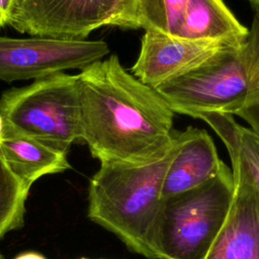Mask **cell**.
Returning a JSON list of instances; mask_svg holds the SVG:
<instances>
[{
	"label": "cell",
	"instance_id": "11",
	"mask_svg": "<svg viewBox=\"0 0 259 259\" xmlns=\"http://www.w3.org/2000/svg\"><path fill=\"white\" fill-rule=\"evenodd\" d=\"M0 154L10 170L30 189L40 177L71 168L67 153L4 130Z\"/></svg>",
	"mask_w": 259,
	"mask_h": 259
},
{
	"label": "cell",
	"instance_id": "4",
	"mask_svg": "<svg viewBox=\"0 0 259 259\" xmlns=\"http://www.w3.org/2000/svg\"><path fill=\"white\" fill-rule=\"evenodd\" d=\"M4 130L67 153L82 140L77 75L56 73L0 97Z\"/></svg>",
	"mask_w": 259,
	"mask_h": 259
},
{
	"label": "cell",
	"instance_id": "14",
	"mask_svg": "<svg viewBox=\"0 0 259 259\" xmlns=\"http://www.w3.org/2000/svg\"><path fill=\"white\" fill-rule=\"evenodd\" d=\"M254 11L244 48L248 89L244 97L230 107L228 113L245 120L259 138V10Z\"/></svg>",
	"mask_w": 259,
	"mask_h": 259
},
{
	"label": "cell",
	"instance_id": "20",
	"mask_svg": "<svg viewBox=\"0 0 259 259\" xmlns=\"http://www.w3.org/2000/svg\"><path fill=\"white\" fill-rule=\"evenodd\" d=\"M3 133H4V122H3V118L0 115V144L3 140Z\"/></svg>",
	"mask_w": 259,
	"mask_h": 259
},
{
	"label": "cell",
	"instance_id": "18",
	"mask_svg": "<svg viewBox=\"0 0 259 259\" xmlns=\"http://www.w3.org/2000/svg\"><path fill=\"white\" fill-rule=\"evenodd\" d=\"M12 0H0V28L8 24Z\"/></svg>",
	"mask_w": 259,
	"mask_h": 259
},
{
	"label": "cell",
	"instance_id": "7",
	"mask_svg": "<svg viewBox=\"0 0 259 259\" xmlns=\"http://www.w3.org/2000/svg\"><path fill=\"white\" fill-rule=\"evenodd\" d=\"M115 0H12L8 24L20 33L84 40L107 24Z\"/></svg>",
	"mask_w": 259,
	"mask_h": 259
},
{
	"label": "cell",
	"instance_id": "2",
	"mask_svg": "<svg viewBox=\"0 0 259 259\" xmlns=\"http://www.w3.org/2000/svg\"><path fill=\"white\" fill-rule=\"evenodd\" d=\"M182 132L160 159L141 165L102 162L88 188V218L118 237L135 253L153 259L149 238L160 204L167 169Z\"/></svg>",
	"mask_w": 259,
	"mask_h": 259
},
{
	"label": "cell",
	"instance_id": "12",
	"mask_svg": "<svg viewBox=\"0 0 259 259\" xmlns=\"http://www.w3.org/2000/svg\"><path fill=\"white\" fill-rule=\"evenodd\" d=\"M248 35L249 28L236 18L223 0H188L178 37L223 40L242 46Z\"/></svg>",
	"mask_w": 259,
	"mask_h": 259
},
{
	"label": "cell",
	"instance_id": "16",
	"mask_svg": "<svg viewBox=\"0 0 259 259\" xmlns=\"http://www.w3.org/2000/svg\"><path fill=\"white\" fill-rule=\"evenodd\" d=\"M188 0H138L139 28L179 36Z\"/></svg>",
	"mask_w": 259,
	"mask_h": 259
},
{
	"label": "cell",
	"instance_id": "3",
	"mask_svg": "<svg viewBox=\"0 0 259 259\" xmlns=\"http://www.w3.org/2000/svg\"><path fill=\"white\" fill-rule=\"evenodd\" d=\"M232 170L224 164L204 183L160 199L150 234L153 259H204L234 197Z\"/></svg>",
	"mask_w": 259,
	"mask_h": 259
},
{
	"label": "cell",
	"instance_id": "1",
	"mask_svg": "<svg viewBox=\"0 0 259 259\" xmlns=\"http://www.w3.org/2000/svg\"><path fill=\"white\" fill-rule=\"evenodd\" d=\"M82 141L102 162L141 165L162 158L175 140L174 112L125 70L116 55L77 74Z\"/></svg>",
	"mask_w": 259,
	"mask_h": 259
},
{
	"label": "cell",
	"instance_id": "9",
	"mask_svg": "<svg viewBox=\"0 0 259 259\" xmlns=\"http://www.w3.org/2000/svg\"><path fill=\"white\" fill-rule=\"evenodd\" d=\"M234 184L228 217L204 259H259V189L242 178Z\"/></svg>",
	"mask_w": 259,
	"mask_h": 259
},
{
	"label": "cell",
	"instance_id": "10",
	"mask_svg": "<svg viewBox=\"0 0 259 259\" xmlns=\"http://www.w3.org/2000/svg\"><path fill=\"white\" fill-rule=\"evenodd\" d=\"M224 164L206 131L186 127L182 132L180 147L165 174L160 199L204 183L215 176Z\"/></svg>",
	"mask_w": 259,
	"mask_h": 259
},
{
	"label": "cell",
	"instance_id": "8",
	"mask_svg": "<svg viewBox=\"0 0 259 259\" xmlns=\"http://www.w3.org/2000/svg\"><path fill=\"white\" fill-rule=\"evenodd\" d=\"M242 46L214 39H186L146 30L131 73L144 84L156 88L206 64L227 50Z\"/></svg>",
	"mask_w": 259,
	"mask_h": 259
},
{
	"label": "cell",
	"instance_id": "19",
	"mask_svg": "<svg viewBox=\"0 0 259 259\" xmlns=\"http://www.w3.org/2000/svg\"><path fill=\"white\" fill-rule=\"evenodd\" d=\"M13 259H47V258L36 252H24V253L17 255Z\"/></svg>",
	"mask_w": 259,
	"mask_h": 259
},
{
	"label": "cell",
	"instance_id": "22",
	"mask_svg": "<svg viewBox=\"0 0 259 259\" xmlns=\"http://www.w3.org/2000/svg\"><path fill=\"white\" fill-rule=\"evenodd\" d=\"M0 259H3V257H2V256H1V255H0Z\"/></svg>",
	"mask_w": 259,
	"mask_h": 259
},
{
	"label": "cell",
	"instance_id": "17",
	"mask_svg": "<svg viewBox=\"0 0 259 259\" xmlns=\"http://www.w3.org/2000/svg\"><path fill=\"white\" fill-rule=\"evenodd\" d=\"M138 0H115L106 25L121 29H139L137 23Z\"/></svg>",
	"mask_w": 259,
	"mask_h": 259
},
{
	"label": "cell",
	"instance_id": "5",
	"mask_svg": "<svg viewBox=\"0 0 259 259\" xmlns=\"http://www.w3.org/2000/svg\"><path fill=\"white\" fill-rule=\"evenodd\" d=\"M246 44V42H245ZM245 45L154 88L175 113L194 118L202 112L228 113L248 89Z\"/></svg>",
	"mask_w": 259,
	"mask_h": 259
},
{
	"label": "cell",
	"instance_id": "13",
	"mask_svg": "<svg viewBox=\"0 0 259 259\" xmlns=\"http://www.w3.org/2000/svg\"><path fill=\"white\" fill-rule=\"evenodd\" d=\"M194 118L205 121L229 153L234 178H242L259 189V138L250 127L237 122L233 114L202 112Z\"/></svg>",
	"mask_w": 259,
	"mask_h": 259
},
{
	"label": "cell",
	"instance_id": "23",
	"mask_svg": "<svg viewBox=\"0 0 259 259\" xmlns=\"http://www.w3.org/2000/svg\"><path fill=\"white\" fill-rule=\"evenodd\" d=\"M81 259H88V258H81Z\"/></svg>",
	"mask_w": 259,
	"mask_h": 259
},
{
	"label": "cell",
	"instance_id": "21",
	"mask_svg": "<svg viewBox=\"0 0 259 259\" xmlns=\"http://www.w3.org/2000/svg\"><path fill=\"white\" fill-rule=\"evenodd\" d=\"M254 10H259V0H248Z\"/></svg>",
	"mask_w": 259,
	"mask_h": 259
},
{
	"label": "cell",
	"instance_id": "6",
	"mask_svg": "<svg viewBox=\"0 0 259 259\" xmlns=\"http://www.w3.org/2000/svg\"><path fill=\"white\" fill-rule=\"evenodd\" d=\"M108 53L103 40L0 36V80H37L65 70H82Z\"/></svg>",
	"mask_w": 259,
	"mask_h": 259
},
{
	"label": "cell",
	"instance_id": "15",
	"mask_svg": "<svg viewBox=\"0 0 259 259\" xmlns=\"http://www.w3.org/2000/svg\"><path fill=\"white\" fill-rule=\"evenodd\" d=\"M29 188L10 170L0 154V239L22 227Z\"/></svg>",
	"mask_w": 259,
	"mask_h": 259
}]
</instances>
